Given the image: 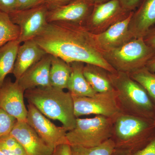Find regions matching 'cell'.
<instances>
[{
    "label": "cell",
    "mask_w": 155,
    "mask_h": 155,
    "mask_svg": "<svg viewBox=\"0 0 155 155\" xmlns=\"http://www.w3.org/2000/svg\"><path fill=\"white\" fill-rule=\"evenodd\" d=\"M34 39L47 54L61 58L68 64L82 62L99 66L110 73L116 72L97 46L93 34L83 25L48 22Z\"/></svg>",
    "instance_id": "cell-1"
},
{
    "label": "cell",
    "mask_w": 155,
    "mask_h": 155,
    "mask_svg": "<svg viewBox=\"0 0 155 155\" xmlns=\"http://www.w3.org/2000/svg\"><path fill=\"white\" fill-rule=\"evenodd\" d=\"M24 97L47 118L60 121L68 131L76 122L72 95L52 86L27 90Z\"/></svg>",
    "instance_id": "cell-2"
},
{
    "label": "cell",
    "mask_w": 155,
    "mask_h": 155,
    "mask_svg": "<svg viewBox=\"0 0 155 155\" xmlns=\"http://www.w3.org/2000/svg\"><path fill=\"white\" fill-rule=\"evenodd\" d=\"M109 76L122 113L154 120V105L139 83L125 72H109Z\"/></svg>",
    "instance_id": "cell-3"
},
{
    "label": "cell",
    "mask_w": 155,
    "mask_h": 155,
    "mask_svg": "<svg viewBox=\"0 0 155 155\" xmlns=\"http://www.w3.org/2000/svg\"><path fill=\"white\" fill-rule=\"evenodd\" d=\"M149 119L122 113L114 121V130L112 138L115 148L132 154L141 149L154 135L150 132L152 128Z\"/></svg>",
    "instance_id": "cell-4"
},
{
    "label": "cell",
    "mask_w": 155,
    "mask_h": 155,
    "mask_svg": "<svg viewBox=\"0 0 155 155\" xmlns=\"http://www.w3.org/2000/svg\"><path fill=\"white\" fill-rule=\"evenodd\" d=\"M115 119L100 115L91 118H77L75 127L67 132L69 144L86 147L101 144L112 138Z\"/></svg>",
    "instance_id": "cell-5"
},
{
    "label": "cell",
    "mask_w": 155,
    "mask_h": 155,
    "mask_svg": "<svg viewBox=\"0 0 155 155\" xmlns=\"http://www.w3.org/2000/svg\"><path fill=\"white\" fill-rule=\"evenodd\" d=\"M143 38H134L121 46L103 53L108 64L116 71L130 74L145 67L155 54Z\"/></svg>",
    "instance_id": "cell-6"
},
{
    "label": "cell",
    "mask_w": 155,
    "mask_h": 155,
    "mask_svg": "<svg viewBox=\"0 0 155 155\" xmlns=\"http://www.w3.org/2000/svg\"><path fill=\"white\" fill-rule=\"evenodd\" d=\"M72 97L76 118L93 114L116 119L122 113L116 90L110 92L97 93L92 97Z\"/></svg>",
    "instance_id": "cell-7"
},
{
    "label": "cell",
    "mask_w": 155,
    "mask_h": 155,
    "mask_svg": "<svg viewBox=\"0 0 155 155\" xmlns=\"http://www.w3.org/2000/svg\"><path fill=\"white\" fill-rule=\"evenodd\" d=\"M48 8L45 3L40 5L17 10L9 14L11 21L19 26L20 34L17 41L20 44L34 39L47 25Z\"/></svg>",
    "instance_id": "cell-8"
},
{
    "label": "cell",
    "mask_w": 155,
    "mask_h": 155,
    "mask_svg": "<svg viewBox=\"0 0 155 155\" xmlns=\"http://www.w3.org/2000/svg\"><path fill=\"white\" fill-rule=\"evenodd\" d=\"M130 12L123 8L119 0L94 4L91 14L84 26L91 33L98 35L125 19Z\"/></svg>",
    "instance_id": "cell-9"
},
{
    "label": "cell",
    "mask_w": 155,
    "mask_h": 155,
    "mask_svg": "<svg viewBox=\"0 0 155 155\" xmlns=\"http://www.w3.org/2000/svg\"><path fill=\"white\" fill-rule=\"evenodd\" d=\"M27 110L26 122L49 146L54 149L60 145L69 144L65 127L56 126L32 104H28Z\"/></svg>",
    "instance_id": "cell-10"
},
{
    "label": "cell",
    "mask_w": 155,
    "mask_h": 155,
    "mask_svg": "<svg viewBox=\"0 0 155 155\" xmlns=\"http://www.w3.org/2000/svg\"><path fill=\"white\" fill-rule=\"evenodd\" d=\"M25 91L17 81L6 78L0 87V108L17 121L26 122L28 110L24 103Z\"/></svg>",
    "instance_id": "cell-11"
},
{
    "label": "cell",
    "mask_w": 155,
    "mask_h": 155,
    "mask_svg": "<svg viewBox=\"0 0 155 155\" xmlns=\"http://www.w3.org/2000/svg\"><path fill=\"white\" fill-rule=\"evenodd\" d=\"M94 5L90 0H74L67 5L48 9L47 22H68L84 26Z\"/></svg>",
    "instance_id": "cell-12"
},
{
    "label": "cell",
    "mask_w": 155,
    "mask_h": 155,
    "mask_svg": "<svg viewBox=\"0 0 155 155\" xmlns=\"http://www.w3.org/2000/svg\"><path fill=\"white\" fill-rule=\"evenodd\" d=\"M10 134L22 146L27 155H51L54 151L26 122L17 121Z\"/></svg>",
    "instance_id": "cell-13"
},
{
    "label": "cell",
    "mask_w": 155,
    "mask_h": 155,
    "mask_svg": "<svg viewBox=\"0 0 155 155\" xmlns=\"http://www.w3.org/2000/svg\"><path fill=\"white\" fill-rule=\"evenodd\" d=\"M133 13V11L130 12L125 19L112 25L105 31L98 35L94 34L97 46L102 53L119 47L133 39L128 29Z\"/></svg>",
    "instance_id": "cell-14"
},
{
    "label": "cell",
    "mask_w": 155,
    "mask_h": 155,
    "mask_svg": "<svg viewBox=\"0 0 155 155\" xmlns=\"http://www.w3.org/2000/svg\"><path fill=\"white\" fill-rule=\"evenodd\" d=\"M155 25V0H140L129 22L132 38H143Z\"/></svg>",
    "instance_id": "cell-15"
},
{
    "label": "cell",
    "mask_w": 155,
    "mask_h": 155,
    "mask_svg": "<svg viewBox=\"0 0 155 155\" xmlns=\"http://www.w3.org/2000/svg\"><path fill=\"white\" fill-rule=\"evenodd\" d=\"M51 55L47 54L25 71L17 81L24 91L38 87L51 86L50 71Z\"/></svg>",
    "instance_id": "cell-16"
},
{
    "label": "cell",
    "mask_w": 155,
    "mask_h": 155,
    "mask_svg": "<svg viewBox=\"0 0 155 155\" xmlns=\"http://www.w3.org/2000/svg\"><path fill=\"white\" fill-rule=\"evenodd\" d=\"M47 54L34 39L20 44L17 52L12 74L18 80L22 74Z\"/></svg>",
    "instance_id": "cell-17"
},
{
    "label": "cell",
    "mask_w": 155,
    "mask_h": 155,
    "mask_svg": "<svg viewBox=\"0 0 155 155\" xmlns=\"http://www.w3.org/2000/svg\"><path fill=\"white\" fill-rule=\"evenodd\" d=\"M71 72L67 89L72 96L92 97L97 93L94 91L84 75L83 69L85 64L82 62H74L69 64Z\"/></svg>",
    "instance_id": "cell-18"
},
{
    "label": "cell",
    "mask_w": 155,
    "mask_h": 155,
    "mask_svg": "<svg viewBox=\"0 0 155 155\" xmlns=\"http://www.w3.org/2000/svg\"><path fill=\"white\" fill-rule=\"evenodd\" d=\"M109 72L104 68L93 64H85L84 67V75L96 93L115 91L109 77Z\"/></svg>",
    "instance_id": "cell-19"
},
{
    "label": "cell",
    "mask_w": 155,
    "mask_h": 155,
    "mask_svg": "<svg viewBox=\"0 0 155 155\" xmlns=\"http://www.w3.org/2000/svg\"><path fill=\"white\" fill-rule=\"evenodd\" d=\"M71 72L70 64L61 58L51 55L50 71L51 86L61 90L67 89Z\"/></svg>",
    "instance_id": "cell-20"
},
{
    "label": "cell",
    "mask_w": 155,
    "mask_h": 155,
    "mask_svg": "<svg viewBox=\"0 0 155 155\" xmlns=\"http://www.w3.org/2000/svg\"><path fill=\"white\" fill-rule=\"evenodd\" d=\"M21 44L12 41L0 47V87L10 73H12L17 52Z\"/></svg>",
    "instance_id": "cell-21"
},
{
    "label": "cell",
    "mask_w": 155,
    "mask_h": 155,
    "mask_svg": "<svg viewBox=\"0 0 155 155\" xmlns=\"http://www.w3.org/2000/svg\"><path fill=\"white\" fill-rule=\"evenodd\" d=\"M19 26L12 22L9 14L0 12V47L19 38Z\"/></svg>",
    "instance_id": "cell-22"
},
{
    "label": "cell",
    "mask_w": 155,
    "mask_h": 155,
    "mask_svg": "<svg viewBox=\"0 0 155 155\" xmlns=\"http://www.w3.org/2000/svg\"><path fill=\"white\" fill-rule=\"evenodd\" d=\"M129 75L145 89L150 98L155 102V73L144 67Z\"/></svg>",
    "instance_id": "cell-23"
},
{
    "label": "cell",
    "mask_w": 155,
    "mask_h": 155,
    "mask_svg": "<svg viewBox=\"0 0 155 155\" xmlns=\"http://www.w3.org/2000/svg\"><path fill=\"white\" fill-rule=\"evenodd\" d=\"M115 148V143L111 138L96 147H86L72 146L71 151L72 155H110Z\"/></svg>",
    "instance_id": "cell-24"
},
{
    "label": "cell",
    "mask_w": 155,
    "mask_h": 155,
    "mask_svg": "<svg viewBox=\"0 0 155 155\" xmlns=\"http://www.w3.org/2000/svg\"><path fill=\"white\" fill-rule=\"evenodd\" d=\"M0 149L5 155H27L22 146L10 133L0 137Z\"/></svg>",
    "instance_id": "cell-25"
},
{
    "label": "cell",
    "mask_w": 155,
    "mask_h": 155,
    "mask_svg": "<svg viewBox=\"0 0 155 155\" xmlns=\"http://www.w3.org/2000/svg\"><path fill=\"white\" fill-rule=\"evenodd\" d=\"M17 119L0 108V137L11 132Z\"/></svg>",
    "instance_id": "cell-26"
},
{
    "label": "cell",
    "mask_w": 155,
    "mask_h": 155,
    "mask_svg": "<svg viewBox=\"0 0 155 155\" xmlns=\"http://www.w3.org/2000/svg\"><path fill=\"white\" fill-rule=\"evenodd\" d=\"M17 10V0H0V12L9 14Z\"/></svg>",
    "instance_id": "cell-27"
},
{
    "label": "cell",
    "mask_w": 155,
    "mask_h": 155,
    "mask_svg": "<svg viewBox=\"0 0 155 155\" xmlns=\"http://www.w3.org/2000/svg\"><path fill=\"white\" fill-rule=\"evenodd\" d=\"M132 155H155V135L144 147Z\"/></svg>",
    "instance_id": "cell-28"
},
{
    "label": "cell",
    "mask_w": 155,
    "mask_h": 155,
    "mask_svg": "<svg viewBox=\"0 0 155 155\" xmlns=\"http://www.w3.org/2000/svg\"><path fill=\"white\" fill-rule=\"evenodd\" d=\"M18 10L30 8L44 4V0H17Z\"/></svg>",
    "instance_id": "cell-29"
},
{
    "label": "cell",
    "mask_w": 155,
    "mask_h": 155,
    "mask_svg": "<svg viewBox=\"0 0 155 155\" xmlns=\"http://www.w3.org/2000/svg\"><path fill=\"white\" fill-rule=\"evenodd\" d=\"M123 8L127 12L135 11L140 0H119Z\"/></svg>",
    "instance_id": "cell-30"
},
{
    "label": "cell",
    "mask_w": 155,
    "mask_h": 155,
    "mask_svg": "<svg viewBox=\"0 0 155 155\" xmlns=\"http://www.w3.org/2000/svg\"><path fill=\"white\" fill-rule=\"evenodd\" d=\"M51 155H72L71 146L69 144H62L56 147Z\"/></svg>",
    "instance_id": "cell-31"
},
{
    "label": "cell",
    "mask_w": 155,
    "mask_h": 155,
    "mask_svg": "<svg viewBox=\"0 0 155 155\" xmlns=\"http://www.w3.org/2000/svg\"><path fill=\"white\" fill-rule=\"evenodd\" d=\"M145 42L155 50V26L151 28L143 37Z\"/></svg>",
    "instance_id": "cell-32"
},
{
    "label": "cell",
    "mask_w": 155,
    "mask_h": 155,
    "mask_svg": "<svg viewBox=\"0 0 155 155\" xmlns=\"http://www.w3.org/2000/svg\"><path fill=\"white\" fill-rule=\"evenodd\" d=\"M74 0H44L45 3L48 6V9L58 6L67 5Z\"/></svg>",
    "instance_id": "cell-33"
},
{
    "label": "cell",
    "mask_w": 155,
    "mask_h": 155,
    "mask_svg": "<svg viewBox=\"0 0 155 155\" xmlns=\"http://www.w3.org/2000/svg\"><path fill=\"white\" fill-rule=\"evenodd\" d=\"M145 67L151 72L155 73V53L148 61Z\"/></svg>",
    "instance_id": "cell-34"
},
{
    "label": "cell",
    "mask_w": 155,
    "mask_h": 155,
    "mask_svg": "<svg viewBox=\"0 0 155 155\" xmlns=\"http://www.w3.org/2000/svg\"><path fill=\"white\" fill-rule=\"evenodd\" d=\"M110 155H131V154L124 150L115 148Z\"/></svg>",
    "instance_id": "cell-35"
},
{
    "label": "cell",
    "mask_w": 155,
    "mask_h": 155,
    "mask_svg": "<svg viewBox=\"0 0 155 155\" xmlns=\"http://www.w3.org/2000/svg\"><path fill=\"white\" fill-rule=\"evenodd\" d=\"M110 0H93L94 4H99V3H102L106 2Z\"/></svg>",
    "instance_id": "cell-36"
},
{
    "label": "cell",
    "mask_w": 155,
    "mask_h": 155,
    "mask_svg": "<svg viewBox=\"0 0 155 155\" xmlns=\"http://www.w3.org/2000/svg\"><path fill=\"white\" fill-rule=\"evenodd\" d=\"M0 155H5L1 149H0Z\"/></svg>",
    "instance_id": "cell-37"
},
{
    "label": "cell",
    "mask_w": 155,
    "mask_h": 155,
    "mask_svg": "<svg viewBox=\"0 0 155 155\" xmlns=\"http://www.w3.org/2000/svg\"><path fill=\"white\" fill-rule=\"evenodd\" d=\"M153 121H154V125H155V117Z\"/></svg>",
    "instance_id": "cell-38"
},
{
    "label": "cell",
    "mask_w": 155,
    "mask_h": 155,
    "mask_svg": "<svg viewBox=\"0 0 155 155\" xmlns=\"http://www.w3.org/2000/svg\"><path fill=\"white\" fill-rule=\"evenodd\" d=\"M90 1H92V2H93V0H90Z\"/></svg>",
    "instance_id": "cell-39"
}]
</instances>
